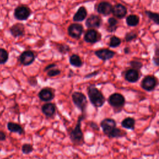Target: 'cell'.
I'll use <instances>...</instances> for the list:
<instances>
[{
	"mask_svg": "<svg viewBox=\"0 0 159 159\" xmlns=\"http://www.w3.org/2000/svg\"><path fill=\"white\" fill-rule=\"evenodd\" d=\"M86 118V113H82L78 116L77 122L73 129L69 128L68 133L71 142L75 145L81 146L84 143V135L81 129V122Z\"/></svg>",
	"mask_w": 159,
	"mask_h": 159,
	"instance_id": "1",
	"label": "cell"
},
{
	"mask_svg": "<svg viewBox=\"0 0 159 159\" xmlns=\"http://www.w3.org/2000/svg\"><path fill=\"white\" fill-rule=\"evenodd\" d=\"M87 94L91 103L94 107H100L103 106L105 98L94 84H89L87 87Z\"/></svg>",
	"mask_w": 159,
	"mask_h": 159,
	"instance_id": "2",
	"label": "cell"
},
{
	"mask_svg": "<svg viewBox=\"0 0 159 159\" xmlns=\"http://www.w3.org/2000/svg\"><path fill=\"white\" fill-rule=\"evenodd\" d=\"M71 99L75 106L80 109L82 113H86L88 101L85 94L80 91H75L71 94Z\"/></svg>",
	"mask_w": 159,
	"mask_h": 159,
	"instance_id": "3",
	"label": "cell"
},
{
	"mask_svg": "<svg viewBox=\"0 0 159 159\" xmlns=\"http://www.w3.org/2000/svg\"><path fill=\"white\" fill-rule=\"evenodd\" d=\"M35 59V55L34 52L27 50L22 52L19 57V61L23 66H29L32 64Z\"/></svg>",
	"mask_w": 159,
	"mask_h": 159,
	"instance_id": "4",
	"label": "cell"
},
{
	"mask_svg": "<svg viewBox=\"0 0 159 159\" xmlns=\"http://www.w3.org/2000/svg\"><path fill=\"white\" fill-rule=\"evenodd\" d=\"M83 26L78 23H73L70 24L67 29L68 34L74 39H79L83 33Z\"/></svg>",
	"mask_w": 159,
	"mask_h": 159,
	"instance_id": "5",
	"label": "cell"
},
{
	"mask_svg": "<svg viewBox=\"0 0 159 159\" xmlns=\"http://www.w3.org/2000/svg\"><path fill=\"white\" fill-rule=\"evenodd\" d=\"M31 14L30 9L25 6H20L17 7L14 10V16L19 20H27Z\"/></svg>",
	"mask_w": 159,
	"mask_h": 159,
	"instance_id": "6",
	"label": "cell"
},
{
	"mask_svg": "<svg viewBox=\"0 0 159 159\" xmlns=\"http://www.w3.org/2000/svg\"><path fill=\"white\" fill-rule=\"evenodd\" d=\"M39 98L43 102H50L55 98V91L49 87L42 88L38 93Z\"/></svg>",
	"mask_w": 159,
	"mask_h": 159,
	"instance_id": "7",
	"label": "cell"
},
{
	"mask_svg": "<svg viewBox=\"0 0 159 159\" xmlns=\"http://www.w3.org/2000/svg\"><path fill=\"white\" fill-rule=\"evenodd\" d=\"M100 39L101 34L94 29H90L88 30L84 35V41L89 43H96L99 41Z\"/></svg>",
	"mask_w": 159,
	"mask_h": 159,
	"instance_id": "8",
	"label": "cell"
},
{
	"mask_svg": "<svg viewBox=\"0 0 159 159\" xmlns=\"http://www.w3.org/2000/svg\"><path fill=\"white\" fill-rule=\"evenodd\" d=\"M41 111L47 118H51L55 114L56 106L53 102H47L41 106Z\"/></svg>",
	"mask_w": 159,
	"mask_h": 159,
	"instance_id": "9",
	"label": "cell"
},
{
	"mask_svg": "<svg viewBox=\"0 0 159 159\" xmlns=\"http://www.w3.org/2000/svg\"><path fill=\"white\" fill-rule=\"evenodd\" d=\"M116 121L112 119H104L101 122L100 125L104 134L108 136L109 133L116 127Z\"/></svg>",
	"mask_w": 159,
	"mask_h": 159,
	"instance_id": "10",
	"label": "cell"
},
{
	"mask_svg": "<svg viewBox=\"0 0 159 159\" xmlns=\"http://www.w3.org/2000/svg\"><path fill=\"white\" fill-rule=\"evenodd\" d=\"M9 32L14 37H22L25 34V26L22 23H16L10 27Z\"/></svg>",
	"mask_w": 159,
	"mask_h": 159,
	"instance_id": "11",
	"label": "cell"
},
{
	"mask_svg": "<svg viewBox=\"0 0 159 159\" xmlns=\"http://www.w3.org/2000/svg\"><path fill=\"white\" fill-rule=\"evenodd\" d=\"M101 19L99 16L94 14L91 15L86 20V26L89 29L99 28L101 25Z\"/></svg>",
	"mask_w": 159,
	"mask_h": 159,
	"instance_id": "12",
	"label": "cell"
},
{
	"mask_svg": "<svg viewBox=\"0 0 159 159\" xmlns=\"http://www.w3.org/2000/svg\"><path fill=\"white\" fill-rule=\"evenodd\" d=\"M108 102L112 106L120 107L124 104L125 99L122 94L119 93H114L109 96Z\"/></svg>",
	"mask_w": 159,
	"mask_h": 159,
	"instance_id": "13",
	"label": "cell"
},
{
	"mask_svg": "<svg viewBox=\"0 0 159 159\" xmlns=\"http://www.w3.org/2000/svg\"><path fill=\"white\" fill-rule=\"evenodd\" d=\"M94 54L101 60L106 61L109 60L114 57L115 53L109 49L103 48L96 50L94 52Z\"/></svg>",
	"mask_w": 159,
	"mask_h": 159,
	"instance_id": "14",
	"label": "cell"
},
{
	"mask_svg": "<svg viewBox=\"0 0 159 159\" xmlns=\"http://www.w3.org/2000/svg\"><path fill=\"white\" fill-rule=\"evenodd\" d=\"M156 79L152 76H147L143 78L142 82V88L147 91L152 90L156 86Z\"/></svg>",
	"mask_w": 159,
	"mask_h": 159,
	"instance_id": "15",
	"label": "cell"
},
{
	"mask_svg": "<svg viewBox=\"0 0 159 159\" xmlns=\"http://www.w3.org/2000/svg\"><path fill=\"white\" fill-rule=\"evenodd\" d=\"M7 129L12 133H16L19 135H24L25 130L23 127L19 124L14 122H8L7 123Z\"/></svg>",
	"mask_w": 159,
	"mask_h": 159,
	"instance_id": "16",
	"label": "cell"
},
{
	"mask_svg": "<svg viewBox=\"0 0 159 159\" xmlns=\"http://www.w3.org/2000/svg\"><path fill=\"white\" fill-rule=\"evenodd\" d=\"M112 5L109 2L106 1L100 2L97 7V11L99 14H101L104 16H107L109 14H111L112 12Z\"/></svg>",
	"mask_w": 159,
	"mask_h": 159,
	"instance_id": "17",
	"label": "cell"
},
{
	"mask_svg": "<svg viewBox=\"0 0 159 159\" xmlns=\"http://www.w3.org/2000/svg\"><path fill=\"white\" fill-rule=\"evenodd\" d=\"M112 12L116 17L121 19L126 15L127 9L124 6L120 4H117L112 7Z\"/></svg>",
	"mask_w": 159,
	"mask_h": 159,
	"instance_id": "18",
	"label": "cell"
},
{
	"mask_svg": "<svg viewBox=\"0 0 159 159\" xmlns=\"http://www.w3.org/2000/svg\"><path fill=\"white\" fill-rule=\"evenodd\" d=\"M86 16L87 11L86 8L84 6H81L73 16V20L75 22H81L86 19Z\"/></svg>",
	"mask_w": 159,
	"mask_h": 159,
	"instance_id": "19",
	"label": "cell"
},
{
	"mask_svg": "<svg viewBox=\"0 0 159 159\" xmlns=\"http://www.w3.org/2000/svg\"><path fill=\"white\" fill-rule=\"evenodd\" d=\"M69 62L71 66L76 68L81 67L83 65L81 57L76 53H73L69 57Z\"/></svg>",
	"mask_w": 159,
	"mask_h": 159,
	"instance_id": "20",
	"label": "cell"
},
{
	"mask_svg": "<svg viewBox=\"0 0 159 159\" xmlns=\"http://www.w3.org/2000/svg\"><path fill=\"white\" fill-rule=\"evenodd\" d=\"M125 78L126 80H127L129 82H131V83L135 82L138 80L139 78V73L135 69L129 70L125 75Z\"/></svg>",
	"mask_w": 159,
	"mask_h": 159,
	"instance_id": "21",
	"label": "cell"
},
{
	"mask_svg": "<svg viewBox=\"0 0 159 159\" xmlns=\"http://www.w3.org/2000/svg\"><path fill=\"white\" fill-rule=\"evenodd\" d=\"M56 47L58 52L62 55H65L71 50L70 47L65 43H57L56 44Z\"/></svg>",
	"mask_w": 159,
	"mask_h": 159,
	"instance_id": "22",
	"label": "cell"
},
{
	"mask_svg": "<svg viewBox=\"0 0 159 159\" xmlns=\"http://www.w3.org/2000/svg\"><path fill=\"white\" fill-rule=\"evenodd\" d=\"M139 18L136 15H130L126 19V22L129 26H135L139 24Z\"/></svg>",
	"mask_w": 159,
	"mask_h": 159,
	"instance_id": "23",
	"label": "cell"
},
{
	"mask_svg": "<svg viewBox=\"0 0 159 159\" xmlns=\"http://www.w3.org/2000/svg\"><path fill=\"white\" fill-rule=\"evenodd\" d=\"M9 52L3 48H0V65L5 64L9 60Z\"/></svg>",
	"mask_w": 159,
	"mask_h": 159,
	"instance_id": "24",
	"label": "cell"
},
{
	"mask_svg": "<svg viewBox=\"0 0 159 159\" xmlns=\"http://www.w3.org/2000/svg\"><path fill=\"white\" fill-rule=\"evenodd\" d=\"M134 124H135V120L133 118H131V117L125 118L122 122V127L126 129H133L134 128Z\"/></svg>",
	"mask_w": 159,
	"mask_h": 159,
	"instance_id": "25",
	"label": "cell"
},
{
	"mask_svg": "<svg viewBox=\"0 0 159 159\" xmlns=\"http://www.w3.org/2000/svg\"><path fill=\"white\" fill-rule=\"evenodd\" d=\"M34 150V147L32 144L29 143H24L21 147V151L23 154L29 155Z\"/></svg>",
	"mask_w": 159,
	"mask_h": 159,
	"instance_id": "26",
	"label": "cell"
},
{
	"mask_svg": "<svg viewBox=\"0 0 159 159\" xmlns=\"http://www.w3.org/2000/svg\"><path fill=\"white\" fill-rule=\"evenodd\" d=\"M146 14L147 16L152 20L155 24H159V14L157 13L152 12L151 11H145Z\"/></svg>",
	"mask_w": 159,
	"mask_h": 159,
	"instance_id": "27",
	"label": "cell"
},
{
	"mask_svg": "<svg viewBox=\"0 0 159 159\" xmlns=\"http://www.w3.org/2000/svg\"><path fill=\"white\" fill-rule=\"evenodd\" d=\"M108 24H109V28L107 29L109 31L112 32L115 30L116 29V26L117 24V20L114 18V17H111L108 19Z\"/></svg>",
	"mask_w": 159,
	"mask_h": 159,
	"instance_id": "28",
	"label": "cell"
},
{
	"mask_svg": "<svg viewBox=\"0 0 159 159\" xmlns=\"http://www.w3.org/2000/svg\"><path fill=\"white\" fill-rule=\"evenodd\" d=\"M121 43V40L119 38L113 36L110 39V42H109V46L111 47H118Z\"/></svg>",
	"mask_w": 159,
	"mask_h": 159,
	"instance_id": "29",
	"label": "cell"
},
{
	"mask_svg": "<svg viewBox=\"0 0 159 159\" xmlns=\"http://www.w3.org/2000/svg\"><path fill=\"white\" fill-rule=\"evenodd\" d=\"M61 74V70L58 68H52L47 71V75L49 77H55Z\"/></svg>",
	"mask_w": 159,
	"mask_h": 159,
	"instance_id": "30",
	"label": "cell"
},
{
	"mask_svg": "<svg viewBox=\"0 0 159 159\" xmlns=\"http://www.w3.org/2000/svg\"><path fill=\"white\" fill-rule=\"evenodd\" d=\"M120 134H121V131H120L119 129L115 127V128L109 133V134L108 135V136L110 137H120V136H121Z\"/></svg>",
	"mask_w": 159,
	"mask_h": 159,
	"instance_id": "31",
	"label": "cell"
},
{
	"mask_svg": "<svg viewBox=\"0 0 159 159\" xmlns=\"http://www.w3.org/2000/svg\"><path fill=\"white\" fill-rule=\"evenodd\" d=\"M137 37L136 34L134 33V32H130L127 34L126 36H125V39L127 41H130L132 40H133L134 39H135Z\"/></svg>",
	"mask_w": 159,
	"mask_h": 159,
	"instance_id": "32",
	"label": "cell"
},
{
	"mask_svg": "<svg viewBox=\"0 0 159 159\" xmlns=\"http://www.w3.org/2000/svg\"><path fill=\"white\" fill-rule=\"evenodd\" d=\"M131 66L134 68V69H140V67L142 66V63L139 61H132L130 63Z\"/></svg>",
	"mask_w": 159,
	"mask_h": 159,
	"instance_id": "33",
	"label": "cell"
},
{
	"mask_svg": "<svg viewBox=\"0 0 159 159\" xmlns=\"http://www.w3.org/2000/svg\"><path fill=\"white\" fill-rule=\"evenodd\" d=\"M28 82L30 84V85L33 86H36L37 84V79L35 78H34V77H31V78H29Z\"/></svg>",
	"mask_w": 159,
	"mask_h": 159,
	"instance_id": "34",
	"label": "cell"
},
{
	"mask_svg": "<svg viewBox=\"0 0 159 159\" xmlns=\"http://www.w3.org/2000/svg\"><path fill=\"white\" fill-rule=\"evenodd\" d=\"M56 66H57V65H56L55 63H50V64L47 65L44 68L43 71H44V72H47L48 70H50V69H52V68H55Z\"/></svg>",
	"mask_w": 159,
	"mask_h": 159,
	"instance_id": "35",
	"label": "cell"
},
{
	"mask_svg": "<svg viewBox=\"0 0 159 159\" xmlns=\"http://www.w3.org/2000/svg\"><path fill=\"white\" fill-rule=\"evenodd\" d=\"M6 139V135L4 132L0 130V142L4 141Z\"/></svg>",
	"mask_w": 159,
	"mask_h": 159,
	"instance_id": "36",
	"label": "cell"
},
{
	"mask_svg": "<svg viewBox=\"0 0 159 159\" xmlns=\"http://www.w3.org/2000/svg\"><path fill=\"white\" fill-rule=\"evenodd\" d=\"M153 60H154L155 63L157 65H159V57H155V58H153Z\"/></svg>",
	"mask_w": 159,
	"mask_h": 159,
	"instance_id": "37",
	"label": "cell"
},
{
	"mask_svg": "<svg viewBox=\"0 0 159 159\" xmlns=\"http://www.w3.org/2000/svg\"><path fill=\"white\" fill-rule=\"evenodd\" d=\"M155 55L157 56H159V48H157L155 51Z\"/></svg>",
	"mask_w": 159,
	"mask_h": 159,
	"instance_id": "38",
	"label": "cell"
}]
</instances>
